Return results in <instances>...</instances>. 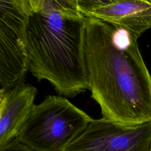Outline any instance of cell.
<instances>
[{
	"label": "cell",
	"mask_w": 151,
	"mask_h": 151,
	"mask_svg": "<svg viewBox=\"0 0 151 151\" xmlns=\"http://www.w3.org/2000/svg\"><path fill=\"white\" fill-rule=\"evenodd\" d=\"M45 0H15L18 8L25 15L40 10Z\"/></svg>",
	"instance_id": "9c48e42d"
},
{
	"label": "cell",
	"mask_w": 151,
	"mask_h": 151,
	"mask_svg": "<svg viewBox=\"0 0 151 151\" xmlns=\"http://www.w3.org/2000/svg\"><path fill=\"white\" fill-rule=\"evenodd\" d=\"M64 6L76 9V0H54Z\"/></svg>",
	"instance_id": "8fae6325"
},
{
	"label": "cell",
	"mask_w": 151,
	"mask_h": 151,
	"mask_svg": "<svg viewBox=\"0 0 151 151\" xmlns=\"http://www.w3.org/2000/svg\"><path fill=\"white\" fill-rule=\"evenodd\" d=\"M149 1H151V0H149Z\"/></svg>",
	"instance_id": "4fadbf2b"
},
{
	"label": "cell",
	"mask_w": 151,
	"mask_h": 151,
	"mask_svg": "<svg viewBox=\"0 0 151 151\" xmlns=\"http://www.w3.org/2000/svg\"><path fill=\"white\" fill-rule=\"evenodd\" d=\"M150 151H151V148H150Z\"/></svg>",
	"instance_id": "7c38bea8"
},
{
	"label": "cell",
	"mask_w": 151,
	"mask_h": 151,
	"mask_svg": "<svg viewBox=\"0 0 151 151\" xmlns=\"http://www.w3.org/2000/svg\"><path fill=\"white\" fill-rule=\"evenodd\" d=\"M117 0H76V9L81 14L106 5Z\"/></svg>",
	"instance_id": "ba28073f"
},
{
	"label": "cell",
	"mask_w": 151,
	"mask_h": 151,
	"mask_svg": "<svg viewBox=\"0 0 151 151\" xmlns=\"http://www.w3.org/2000/svg\"><path fill=\"white\" fill-rule=\"evenodd\" d=\"M25 15L15 0H0V92L24 81L28 69Z\"/></svg>",
	"instance_id": "277c9868"
},
{
	"label": "cell",
	"mask_w": 151,
	"mask_h": 151,
	"mask_svg": "<svg viewBox=\"0 0 151 151\" xmlns=\"http://www.w3.org/2000/svg\"><path fill=\"white\" fill-rule=\"evenodd\" d=\"M151 122L125 126L104 118L93 119L65 151H150Z\"/></svg>",
	"instance_id": "5b68a950"
},
{
	"label": "cell",
	"mask_w": 151,
	"mask_h": 151,
	"mask_svg": "<svg viewBox=\"0 0 151 151\" xmlns=\"http://www.w3.org/2000/svg\"><path fill=\"white\" fill-rule=\"evenodd\" d=\"M85 21L89 90L103 118L125 126L151 122V75L138 38L96 18L86 17Z\"/></svg>",
	"instance_id": "6da1fadb"
},
{
	"label": "cell",
	"mask_w": 151,
	"mask_h": 151,
	"mask_svg": "<svg viewBox=\"0 0 151 151\" xmlns=\"http://www.w3.org/2000/svg\"><path fill=\"white\" fill-rule=\"evenodd\" d=\"M0 151H35L26 146L17 139H15L10 143L0 148Z\"/></svg>",
	"instance_id": "30bf717a"
},
{
	"label": "cell",
	"mask_w": 151,
	"mask_h": 151,
	"mask_svg": "<svg viewBox=\"0 0 151 151\" xmlns=\"http://www.w3.org/2000/svg\"><path fill=\"white\" fill-rule=\"evenodd\" d=\"M85 17L53 0L27 17L25 44L29 71L72 97L89 90L84 54Z\"/></svg>",
	"instance_id": "7a4b0ae2"
},
{
	"label": "cell",
	"mask_w": 151,
	"mask_h": 151,
	"mask_svg": "<svg viewBox=\"0 0 151 151\" xmlns=\"http://www.w3.org/2000/svg\"><path fill=\"white\" fill-rule=\"evenodd\" d=\"M37 89L22 81L0 92V148L16 138L31 113Z\"/></svg>",
	"instance_id": "8992f818"
},
{
	"label": "cell",
	"mask_w": 151,
	"mask_h": 151,
	"mask_svg": "<svg viewBox=\"0 0 151 151\" xmlns=\"http://www.w3.org/2000/svg\"><path fill=\"white\" fill-rule=\"evenodd\" d=\"M93 119L58 96H48L34 105L16 138L35 151H65Z\"/></svg>",
	"instance_id": "3957f363"
},
{
	"label": "cell",
	"mask_w": 151,
	"mask_h": 151,
	"mask_svg": "<svg viewBox=\"0 0 151 151\" xmlns=\"http://www.w3.org/2000/svg\"><path fill=\"white\" fill-rule=\"evenodd\" d=\"M82 14L124 28L137 38L151 29V1L149 0H117Z\"/></svg>",
	"instance_id": "52a82bcc"
}]
</instances>
